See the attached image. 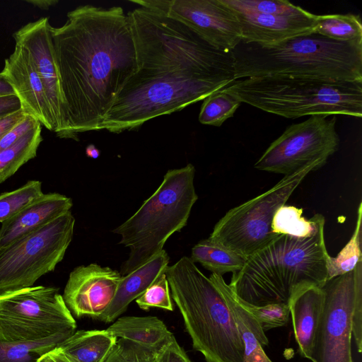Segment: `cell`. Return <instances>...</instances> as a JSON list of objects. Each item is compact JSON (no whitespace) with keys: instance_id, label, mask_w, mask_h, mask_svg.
Segmentation results:
<instances>
[{"instance_id":"f546056e","label":"cell","mask_w":362,"mask_h":362,"mask_svg":"<svg viewBox=\"0 0 362 362\" xmlns=\"http://www.w3.org/2000/svg\"><path fill=\"white\" fill-rule=\"evenodd\" d=\"M240 104L234 96L220 89L203 100L199 121L202 124L220 127L233 116Z\"/></svg>"},{"instance_id":"9c48e42d","label":"cell","mask_w":362,"mask_h":362,"mask_svg":"<svg viewBox=\"0 0 362 362\" xmlns=\"http://www.w3.org/2000/svg\"><path fill=\"white\" fill-rule=\"evenodd\" d=\"M74 224L69 211L0 247V293L33 286L54 271L72 240Z\"/></svg>"},{"instance_id":"60d3db41","label":"cell","mask_w":362,"mask_h":362,"mask_svg":"<svg viewBox=\"0 0 362 362\" xmlns=\"http://www.w3.org/2000/svg\"><path fill=\"white\" fill-rule=\"evenodd\" d=\"M16 93L6 76L0 72V97L14 95Z\"/></svg>"},{"instance_id":"44dd1931","label":"cell","mask_w":362,"mask_h":362,"mask_svg":"<svg viewBox=\"0 0 362 362\" xmlns=\"http://www.w3.org/2000/svg\"><path fill=\"white\" fill-rule=\"evenodd\" d=\"M209 279L222 293L232 313L243 346L244 362H273L263 349L269 340L258 322L242 305L222 276L211 274Z\"/></svg>"},{"instance_id":"6da1fadb","label":"cell","mask_w":362,"mask_h":362,"mask_svg":"<svg viewBox=\"0 0 362 362\" xmlns=\"http://www.w3.org/2000/svg\"><path fill=\"white\" fill-rule=\"evenodd\" d=\"M137 69L106 113L100 130L139 128L204 100L234 79L232 52L210 45L182 23L139 6L127 14Z\"/></svg>"},{"instance_id":"4dcf8cb0","label":"cell","mask_w":362,"mask_h":362,"mask_svg":"<svg viewBox=\"0 0 362 362\" xmlns=\"http://www.w3.org/2000/svg\"><path fill=\"white\" fill-rule=\"evenodd\" d=\"M42 183L30 180L20 188L0 194V223L8 220L43 195Z\"/></svg>"},{"instance_id":"e575fe53","label":"cell","mask_w":362,"mask_h":362,"mask_svg":"<svg viewBox=\"0 0 362 362\" xmlns=\"http://www.w3.org/2000/svg\"><path fill=\"white\" fill-rule=\"evenodd\" d=\"M135 300L139 307L144 310L151 308H159L173 311L174 305L165 272L153 282Z\"/></svg>"},{"instance_id":"8fae6325","label":"cell","mask_w":362,"mask_h":362,"mask_svg":"<svg viewBox=\"0 0 362 362\" xmlns=\"http://www.w3.org/2000/svg\"><path fill=\"white\" fill-rule=\"evenodd\" d=\"M337 117L312 115L288 127L255 163V168L288 175L308 166L322 167L339 148Z\"/></svg>"},{"instance_id":"8d00e7d4","label":"cell","mask_w":362,"mask_h":362,"mask_svg":"<svg viewBox=\"0 0 362 362\" xmlns=\"http://www.w3.org/2000/svg\"><path fill=\"white\" fill-rule=\"evenodd\" d=\"M157 362H192L173 335L159 350Z\"/></svg>"},{"instance_id":"3957f363","label":"cell","mask_w":362,"mask_h":362,"mask_svg":"<svg viewBox=\"0 0 362 362\" xmlns=\"http://www.w3.org/2000/svg\"><path fill=\"white\" fill-rule=\"evenodd\" d=\"M325 223V217L317 214L316 228L311 236L279 235L247 257L228 284L236 297L243 303L262 306L288 303L292 295L305 287L322 288L328 281L329 256Z\"/></svg>"},{"instance_id":"d6986e66","label":"cell","mask_w":362,"mask_h":362,"mask_svg":"<svg viewBox=\"0 0 362 362\" xmlns=\"http://www.w3.org/2000/svg\"><path fill=\"white\" fill-rule=\"evenodd\" d=\"M325 300L322 288L308 286L296 292L288 303L298 352L310 361Z\"/></svg>"},{"instance_id":"ba28073f","label":"cell","mask_w":362,"mask_h":362,"mask_svg":"<svg viewBox=\"0 0 362 362\" xmlns=\"http://www.w3.org/2000/svg\"><path fill=\"white\" fill-rule=\"evenodd\" d=\"M316 170L308 166L285 175L267 191L231 209L216 223L209 238L246 258L264 247L279 235L272 231L275 213L305 176Z\"/></svg>"},{"instance_id":"b9f144b4","label":"cell","mask_w":362,"mask_h":362,"mask_svg":"<svg viewBox=\"0 0 362 362\" xmlns=\"http://www.w3.org/2000/svg\"><path fill=\"white\" fill-rule=\"evenodd\" d=\"M25 1L42 9H48L58 3V1L55 0H27Z\"/></svg>"},{"instance_id":"30bf717a","label":"cell","mask_w":362,"mask_h":362,"mask_svg":"<svg viewBox=\"0 0 362 362\" xmlns=\"http://www.w3.org/2000/svg\"><path fill=\"white\" fill-rule=\"evenodd\" d=\"M76 327L59 288L33 286L0 293V341H38Z\"/></svg>"},{"instance_id":"ffe728a7","label":"cell","mask_w":362,"mask_h":362,"mask_svg":"<svg viewBox=\"0 0 362 362\" xmlns=\"http://www.w3.org/2000/svg\"><path fill=\"white\" fill-rule=\"evenodd\" d=\"M169 260L168 253L162 250L144 264L122 276L113 300L96 320L105 323L113 322L126 311L134 300L165 272Z\"/></svg>"},{"instance_id":"e0dca14e","label":"cell","mask_w":362,"mask_h":362,"mask_svg":"<svg viewBox=\"0 0 362 362\" xmlns=\"http://www.w3.org/2000/svg\"><path fill=\"white\" fill-rule=\"evenodd\" d=\"M234 11V10H233ZM241 25L242 42L262 46L279 44L315 33L317 15L307 11L296 16L252 13L234 11Z\"/></svg>"},{"instance_id":"cb8c5ba5","label":"cell","mask_w":362,"mask_h":362,"mask_svg":"<svg viewBox=\"0 0 362 362\" xmlns=\"http://www.w3.org/2000/svg\"><path fill=\"white\" fill-rule=\"evenodd\" d=\"M194 263H199L206 269L220 276L240 270L246 257L214 242L209 238L202 240L192 249L189 257Z\"/></svg>"},{"instance_id":"1f68e13d","label":"cell","mask_w":362,"mask_h":362,"mask_svg":"<svg viewBox=\"0 0 362 362\" xmlns=\"http://www.w3.org/2000/svg\"><path fill=\"white\" fill-rule=\"evenodd\" d=\"M231 9L246 13L296 16L305 14L307 11L286 0H221Z\"/></svg>"},{"instance_id":"5bb4252c","label":"cell","mask_w":362,"mask_h":362,"mask_svg":"<svg viewBox=\"0 0 362 362\" xmlns=\"http://www.w3.org/2000/svg\"><path fill=\"white\" fill-rule=\"evenodd\" d=\"M122 277L119 272L109 267L81 265L70 273L62 297L76 317L96 319L113 300Z\"/></svg>"},{"instance_id":"f1b7e54d","label":"cell","mask_w":362,"mask_h":362,"mask_svg":"<svg viewBox=\"0 0 362 362\" xmlns=\"http://www.w3.org/2000/svg\"><path fill=\"white\" fill-rule=\"evenodd\" d=\"M303 209L283 205L275 213L272 221V231L277 235L297 238L311 236L316 228L317 214L307 220L302 216Z\"/></svg>"},{"instance_id":"7a4b0ae2","label":"cell","mask_w":362,"mask_h":362,"mask_svg":"<svg viewBox=\"0 0 362 362\" xmlns=\"http://www.w3.org/2000/svg\"><path fill=\"white\" fill-rule=\"evenodd\" d=\"M51 27L63 99L57 136L100 130L116 97L137 69L134 37L120 6L81 5Z\"/></svg>"},{"instance_id":"9a60e30c","label":"cell","mask_w":362,"mask_h":362,"mask_svg":"<svg viewBox=\"0 0 362 362\" xmlns=\"http://www.w3.org/2000/svg\"><path fill=\"white\" fill-rule=\"evenodd\" d=\"M51 27L49 18L43 17L25 24L16 31L13 37L15 43L21 46L32 59L42 83L56 127L55 133L58 134L62 123L63 99Z\"/></svg>"},{"instance_id":"4fadbf2b","label":"cell","mask_w":362,"mask_h":362,"mask_svg":"<svg viewBox=\"0 0 362 362\" xmlns=\"http://www.w3.org/2000/svg\"><path fill=\"white\" fill-rule=\"evenodd\" d=\"M189 28L216 49L232 52L242 41L235 11L221 0H130Z\"/></svg>"},{"instance_id":"7bdbcfd3","label":"cell","mask_w":362,"mask_h":362,"mask_svg":"<svg viewBox=\"0 0 362 362\" xmlns=\"http://www.w3.org/2000/svg\"><path fill=\"white\" fill-rule=\"evenodd\" d=\"M86 154L88 158L96 159L100 155V151L94 144H89L86 148Z\"/></svg>"},{"instance_id":"d590c367","label":"cell","mask_w":362,"mask_h":362,"mask_svg":"<svg viewBox=\"0 0 362 362\" xmlns=\"http://www.w3.org/2000/svg\"><path fill=\"white\" fill-rule=\"evenodd\" d=\"M40 124L36 118L26 114L0 139V151L13 146L29 132Z\"/></svg>"},{"instance_id":"8992f818","label":"cell","mask_w":362,"mask_h":362,"mask_svg":"<svg viewBox=\"0 0 362 362\" xmlns=\"http://www.w3.org/2000/svg\"><path fill=\"white\" fill-rule=\"evenodd\" d=\"M221 90L241 103L289 119L362 116V81L264 76L236 79Z\"/></svg>"},{"instance_id":"2e32d148","label":"cell","mask_w":362,"mask_h":362,"mask_svg":"<svg viewBox=\"0 0 362 362\" xmlns=\"http://www.w3.org/2000/svg\"><path fill=\"white\" fill-rule=\"evenodd\" d=\"M1 73L19 98L25 114L36 118L41 125L54 132L49 105L42 83L28 53L15 43L13 52L5 59Z\"/></svg>"},{"instance_id":"74e56055","label":"cell","mask_w":362,"mask_h":362,"mask_svg":"<svg viewBox=\"0 0 362 362\" xmlns=\"http://www.w3.org/2000/svg\"><path fill=\"white\" fill-rule=\"evenodd\" d=\"M22 109L16 95L0 97V119Z\"/></svg>"},{"instance_id":"603a6c76","label":"cell","mask_w":362,"mask_h":362,"mask_svg":"<svg viewBox=\"0 0 362 362\" xmlns=\"http://www.w3.org/2000/svg\"><path fill=\"white\" fill-rule=\"evenodd\" d=\"M106 330L117 339L154 348L162 347L174 335L156 316L119 317Z\"/></svg>"},{"instance_id":"7c38bea8","label":"cell","mask_w":362,"mask_h":362,"mask_svg":"<svg viewBox=\"0 0 362 362\" xmlns=\"http://www.w3.org/2000/svg\"><path fill=\"white\" fill-rule=\"evenodd\" d=\"M325 300L316 333L312 362H354L352 314L356 296L362 289V261L346 274L327 281Z\"/></svg>"},{"instance_id":"ab89813d","label":"cell","mask_w":362,"mask_h":362,"mask_svg":"<svg viewBox=\"0 0 362 362\" xmlns=\"http://www.w3.org/2000/svg\"><path fill=\"white\" fill-rule=\"evenodd\" d=\"M38 362H70L65 356L61 353L57 346L51 351L43 354Z\"/></svg>"},{"instance_id":"5b68a950","label":"cell","mask_w":362,"mask_h":362,"mask_svg":"<svg viewBox=\"0 0 362 362\" xmlns=\"http://www.w3.org/2000/svg\"><path fill=\"white\" fill-rule=\"evenodd\" d=\"M165 275L194 349L206 362H244L232 313L209 277L186 256L168 266Z\"/></svg>"},{"instance_id":"ac0fdd59","label":"cell","mask_w":362,"mask_h":362,"mask_svg":"<svg viewBox=\"0 0 362 362\" xmlns=\"http://www.w3.org/2000/svg\"><path fill=\"white\" fill-rule=\"evenodd\" d=\"M72 199L59 193L44 194L16 214L1 223L0 247L36 230L70 211Z\"/></svg>"},{"instance_id":"f35d334b","label":"cell","mask_w":362,"mask_h":362,"mask_svg":"<svg viewBox=\"0 0 362 362\" xmlns=\"http://www.w3.org/2000/svg\"><path fill=\"white\" fill-rule=\"evenodd\" d=\"M25 112L23 109L0 119V139L14 125L21 121L25 116Z\"/></svg>"},{"instance_id":"277c9868","label":"cell","mask_w":362,"mask_h":362,"mask_svg":"<svg viewBox=\"0 0 362 362\" xmlns=\"http://www.w3.org/2000/svg\"><path fill=\"white\" fill-rule=\"evenodd\" d=\"M232 55L235 80L288 76L362 81V44L338 42L315 33L270 46L241 42Z\"/></svg>"},{"instance_id":"83f0119b","label":"cell","mask_w":362,"mask_h":362,"mask_svg":"<svg viewBox=\"0 0 362 362\" xmlns=\"http://www.w3.org/2000/svg\"><path fill=\"white\" fill-rule=\"evenodd\" d=\"M361 225L362 202H360L357 209L356 226L351 238L336 257H328V280L353 271L358 263L362 261Z\"/></svg>"},{"instance_id":"52a82bcc","label":"cell","mask_w":362,"mask_h":362,"mask_svg":"<svg viewBox=\"0 0 362 362\" xmlns=\"http://www.w3.org/2000/svg\"><path fill=\"white\" fill-rule=\"evenodd\" d=\"M194 176L195 168L191 163L169 170L154 193L112 230L121 236L119 243L130 250L128 259L121 266L122 276L158 254L168 239L186 226L198 199Z\"/></svg>"},{"instance_id":"484cf974","label":"cell","mask_w":362,"mask_h":362,"mask_svg":"<svg viewBox=\"0 0 362 362\" xmlns=\"http://www.w3.org/2000/svg\"><path fill=\"white\" fill-rule=\"evenodd\" d=\"M315 33L338 42L362 44V23L352 13L317 16Z\"/></svg>"},{"instance_id":"4316f807","label":"cell","mask_w":362,"mask_h":362,"mask_svg":"<svg viewBox=\"0 0 362 362\" xmlns=\"http://www.w3.org/2000/svg\"><path fill=\"white\" fill-rule=\"evenodd\" d=\"M73 333L57 334L33 341H0V362H38L43 354L54 349Z\"/></svg>"},{"instance_id":"d6a6232c","label":"cell","mask_w":362,"mask_h":362,"mask_svg":"<svg viewBox=\"0 0 362 362\" xmlns=\"http://www.w3.org/2000/svg\"><path fill=\"white\" fill-rule=\"evenodd\" d=\"M160 348L150 347L127 339H117L105 362H157Z\"/></svg>"},{"instance_id":"d4e9b609","label":"cell","mask_w":362,"mask_h":362,"mask_svg":"<svg viewBox=\"0 0 362 362\" xmlns=\"http://www.w3.org/2000/svg\"><path fill=\"white\" fill-rule=\"evenodd\" d=\"M41 131L40 124L15 144L0 151V184L36 156L37 150L42 141Z\"/></svg>"},{"instance_id":"7402d4cb","label":"cell","mask_w":362,"mask_h":362,"mask_svg":"<svg viewBox=\"0 0 362 362\" xmlns=\"http://www.w3.org/2000/svg\"><path fill=\"white\" fill-rule=\"evenodd\" d=\"M117 339L106 329L78 330L57 346L70 362H105Z\"/></svg>"},{"instance_id":"836d02e7","label":"cell","mask_w":362,"mask_h":362,"mask_svg":"<svg viewBox=\"0 0 362 362\" xmlns=\"http://www.w3.org/2000/svg\"><path fill=\"white\" fill-rule=\"evenodd\" d=\"M238 300L255 318L264 332L285 326L288 321L290 310L288 303H276L257 306Z\"/></svg>"}]
</instances>
